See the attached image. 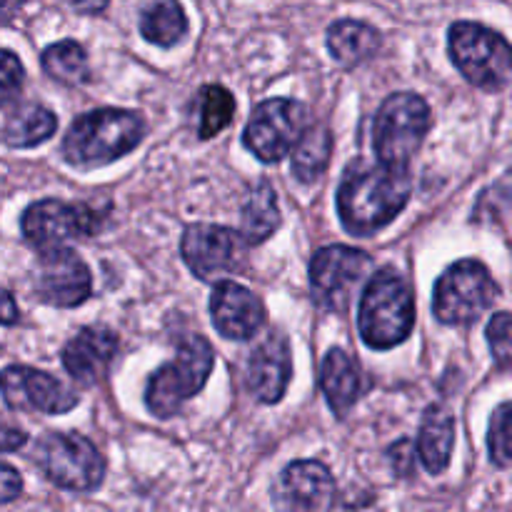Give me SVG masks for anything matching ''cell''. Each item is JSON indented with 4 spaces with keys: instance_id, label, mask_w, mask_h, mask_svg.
Here are the masks:
<instances>
[{
    "instance_id": "4",
    "label": "cell",
    "mask_w": 512,
    "mask_h": 512,
    "mask_svg": "<svg viewBox=\"0 0 512 512\" xmlns=\"http://www.w3.org/2000/svg\"><path fill=\"white\" fill-rule=\"evenodd\" d=\"M450 58L468 83L485 93H503L512 85V45L480 23H455L448 35Z\"/></svg>"
},
{
    "instance_id": "33",
    "label": "cell",
    "mask_w": 512,
    "mask_h": 512,
    "mask_svg": "<svg viewBox=\"0 0 512 512\" xmlns=\"http://www.w3.org/2000/svg\"><path fill=\"white\" fill-rule=\"evenodd\" d=\"M25 440H28V435L23 430L0 423V453H13V450L23 448Z\"/></svg>"
},
{
    "instance_id": "11",
    "label": "cell",
    "mask_w": 512,
    "mask_h": 512,
    "mask_svg": "<svg viewBox=\"0 0 512 512\" xmlns=\"http://www.w3.org/2000/svg\"><path fill=\"white\" fill-rule=\"evenodd\" d=\"M368 268L370 258L363 250L348 245H328L318 250L310 263V288L315 303L335 313L345 310L353 298L355 285L365 278Z\"/></svg>"
},
{
    "instance_id": "1",
    "label": "cell",
    "mask_w": 512,
    "mask_h": 512,
    "mask_svg": "<svg viewBox=\"0 0 512 512\" xmlns=\"http://www.w3.org/2000/svg\"><path fill=\"white\" fill-rule=\"evenodd\" d=\"M408 170L378 168L350 173L338 190L340 223L350 235H373L393 223L410 200Z\"/></svg>"
},
{
    "instance_id": "19",
    "label": "cell",
    "mask_w": 512,
    "mask_h": 512,
    "mask_svg": "<svg viewBox=\"0 0 512 512\" xmlns=\"http://www.w3.org/2000/svg\"><path fill=\"white\" fill-rule=\"evenodd\" d=\"M320 388L338 418H345L360 398L358 363L345 350L333 348L320 365Z\"/></svg>"
},
{
    "instance_id": "16",
    "label": "cell",
    "mask_w": 512,
    "mask_h": 512,
    "mask_svg": "<svg viewBox=\"0 0 512 512\" xmlns=\"http://www.w3.org/2000/svg\"><path fill=\"white\" fill-rule=\"evenodd\" d=\"M293 378V355L288 338L273 333L253 350L248 363V388L260 403H278Z\"/></svg>"
},
{
    "instance_id": "8",
    "label": "cell",
    "mask_w": 512,
    "mask_h": 512,
    "mask_svg": "<svg viewBox=\"0 0 512 512\" xmlns=\"http://www.w3.org/2000/svg\"><path fill=\"white\" fill-rule=\"evenodd\" d=\"M498 298V283L478 260H458L435 283L433 310L445 325H470Z\"/></svg>"
},
{
    "instance_id": "36",
    "label": "cell",
    "mask_w": 512,
    "mask_h": 512,
    "mask_svg": "<svg viewBox=\"0 0 512 512\" xmlns=\"http://www.w3.org/2000/svg\"><path fill=\"white\" fill-rule=\"evenodd\" d=\"M23 3L25 0H0V23H5V20L13 18Z\"/></svg>"
},
{
    "instance_id": "30",
    "label": "cell",
    "mask_w": 512,
    "mask_h": 512,
    "mask_svg": "<svg viewBox=\"0 0 512 512\" xmlns=\"http://www.w3.org/2000/svg\"><path fill=\"white\" fill-rule=\"evenodd\" d=\"M25 70L13 50H0V105L13 103L23 90Z\"/></svg>"
},
{
    "instance_id": "9",
    "label": "cell",
    "mask_w": 512,
    "mask_h": 512,
    "mask_svg": "<svg viewBox=\"0 0 512 512\" xmlns=\"http://www.w3.org/2000/svg\"><path fill=\"white\" fill-rule=\"evenodd\" d=\"M310 128L308 108L298 100L270 98L260 103L245 125L243 143L263 163H278Z\"/></svg>"
},
{
    "instance_id": "31",
    "label": "cell",
    "mask_w": 512,
    "mask_h": 512,
    "mask_svg": "<svg viewBox=\"0 0 512 512\" xmlns=\"http://www.w3.org/2000/svg\"><path fill=\"white\" fill-rule=\"evenodd\" d=\"M415 458H418V453H415L413 440H398V443H395L388 453L390 465H393L395 475H400V478H408V475H413Z\"/></svg>"
},
{
    "instance_id": "15",
    "label": "cell",
    "mask_w": 512,
    "mask_h": 512,
    "mask_svg": "<svg viewBox=\"0 0 512 512\" xmlns=\"http://www.w3.org/2000/svg\"><path fill=\"white\" fill-rule=\"evenodd\" d=\"M210 315L218 333L230 340H248L263 328L265 308L258 295L233 280H223L210 295Z\"/></svg>"
},
{
    "instance_id": "5",
    "label": "cell",
    "mask_w": 512,
    "mask_h": 512,
    "mask_svg": "<svg viewBox=\"0 0 512 512\" xmlns=\"http://www.w3.org/2000/svg\"><path fill=\"white\" fill-rule=\"evenodd\" d=\"M215 365L213 348L205 338L193 335L180 343L175 360L155 370L145 388V405L155 418H173L193 395L208 383Z\"/></svg>"
},
{
    "instance_id": "20",
    "label": "cell",
    "mask_w": 512,
    "mask_h": 512,
    "mask_svg": "<svg viewBox=\"0 0 512 512\" xmlns=\"http://www.w3.org/2000/svg\"><path fill=\"white\" fill-rule=\"evenodd\" d=\"M453 445H455V420L440 405H430L428 413L423 415L418 433V453L420 463L425 470L433 475L445 473L453 458Z\"/></svg>"
},
{
    "instance_id": "21",
    "label": "cell",
    "mask_w": 512,
    "mask_h": 512,
    "mask_svg": "<svg viewBox=\"0 0 512 512\" xmlns=\"http://www.w3.org/2000/svg\"><path fill=\"white\" fill-rule=\"evenodd\" d=\"M380 48V33L360 20H335L328 28V50L340 65L355 68L373 58Z\"/></svg>"
},
{
    "instance_id": "12",
    "label": "cell",
    "mask_w": 512,
    "mask_h": 512,
    "mask_svg": "<svg viewBox=\"0 0 512 512\" xmlns=\"http://www.w3.org/2000/svg\"><path fill=\"white\" fill-rule=\"evenodd\" d=\"M93 275L75 250H43L35 273V293L53 308H78L90 298Z\"/></svg>"
},
{
    "instance_id": "28",
    "label": "cell",
    "mask_w": 512,
    "mask_h": 512,
    "mask_svg": "<svg viewBox=\"0 0 512 512\" xmlns=\"http://www.w3.org/2000/svg\"><path fill=\"white\" fill-rule=\"evenodd\" d=\"M488 450L498 468H508L512 463V403L500 405L490 418Z\"/></svg>"
},
{
    "instance_id": "2",
    "label": "cell",
    "mask_w": 512,
    "mask_h": 512,
    "mask_svg": "<svg viewBox=\"0 0 512 512\" xmlns=\"http://www.w3.org/2000/svg\"><path fill=\"white\" fill-rule=\"evenodd\" d=\"M143 135L145 120L133 110H93L70 125L63 140V158L75 168H100L138 148Z\"/></svg>"
},
{
    "instance_id": "14",
    "label": "cell",
    "mask_w": 512,
    "mask_h": 512,
    "mask_svg": "<svg viewBox=\"0 0 512 512\" xmlns=\"http://www.w3.org/2000/svg\"><path fill=\"white\" fill-rule=\"evenodd\" d=\"M180 253H183L185 265L200 280H213L215 275L235 268L240 253V238L230 228L198 223L190 225L183 233Z\"/></svg>"
},
{
    "instance_id": "18",
    "label": "cell",
    "mask_w": 512,
    "mask_h": 512,
    "mask_svg": "<svg viewBox=\"0 0 512 512\" xmlns=\"http://www.w3.org/2000/svg\"><path fill=\"white\" fill-rule=\"evenodd\" d=\"M283 500L295 510H328L335 505V480L318 460H298L283 473Z\"/></svg>"
},
{
    "instance_id": "22",
    "label": "cell",
    "mask_w": 512,
    "mask_h": 512,
    "mask_svg": "<svg viewBox=\"0 0 512 512\" xmlns=\"http://www.w3.org/2000/svg\"><path fill=\"white\" fill-rule=\"evenodd\" d=\"M55 130H58V118H55L53 110L38 103H28L20 105L10 115L3 128V140L10 148H35V145L53 138Z\"/></svg>"
},
{
    "instance_id": "29",
    "label": "cell",
    "mask_w": 512,
    "mask_h": 512,
    "mask_svg": "<svg viewBox=\"0 0 512 512\" xmlns=\"http://www.w3.org/2000/svg\"><path fill=\"white\" fill-rule=\"evenodd\" d=\"M490 353L498 368L512 370V315L495 313L488 323Z\"/></svg>"
},
{
    "instance_id": "34",
    "label": "cell",
    "mask_w": 512,
    "mask_h": 512,
    "mask_svg": "<svg viewBox=\"0 0 512 512\" xmlns=\"http://www.w3.org/2000/svg\"><path fill=\"white\" fill-rule=\"evenodd\" d=\"M18 323V305H15L13 295L0 290V325H15Z\"/></svg>"
},
{
    "instance_id": "27",
    "label": "cell",
    "mask_w": 512,
    "mask_h": 512,
    "mask_svg": "<svg viewBox=\"0 0 512 512\" xmlns=\"http://www.w3.org/2000/svg\"><path fill=\"white\" fill-rule=\"evenodd\" d=\"M235 115V98L223 85H205L200 90V138H215L223 133Z\"/></svg>"
},
{
    "instance_id": "26",
    "label": "cell",
    "mask_w": 512,
    "mask_h": 512,
    "mask_svg": "<svg viewBox=\"0 0 512 512\" xmlns=\"http://www.w3.org/2000/svg\"><path fill=\"white\" fill-rule=\"evenodd\" d=\"M330 150H333V138H330L328 128H308L298 145L293 148V170L303 183H313L320 173L325 170L330 160Z\"/></svg>"
},
{
    "instance_id": "23",
    "label": "cell",
    "mask_w": 512,
    "mask_h": 512,
    "mask_svg": "<svg viewBox=\"0 0 512 512\" xmlns=\"http://www.w3.org/2000/svg\"><path fill=\"white\" fill-rule=\"evenodd\" d=\"M140 33L145 40L160 45V48H173L175 43L188 33V18L178 0H160L140 15Z\"/></svg>"
},
{
    "instance_id": "10",
    "label": "cell",
    "mask_w": 512,
    "mask_h": 512,
    "mask_svg": "<svg viewBox=\"0 0 512 512\" xmlns=\"http://www.w3.org/2000/svg\"><path fill=\"white\" fill-rule=\"evenodd\" d=\"M20 230L25 240L43 253V250L63 248L75 238H88L100 230V218L93 208L83 203H65V200H38L30 205L20 218Z\"/></svg>"
},
{
    "instance_id": "25",
    "label": "cell",
    "mask_w": 512,
    "mask_h": 512,
    "mask_svg": "<svg viewBox=\"0 0 512 512\" xmlns=\"http://www.w3.org/2000/svg\"><path fill=\"white\" fill-rule=\"evenodd\" d=\"M40 63H43L45 73L58 83L80 85L90 78L88 55H85L83 45L75 40H60V43L48 45Z\"/></svg>"
},
{
    "instance_id": "7",
    "label": "cell",
    "mask_w": 512,
    "mask_h": 512,
    "mask_svg": "<svg viewBox=\"0 0 512 512\" xmlns=\"http://www.w3.org/2000/svg\"><path fill=\"white\" fill-rule=\"evenodd\" d=\"M33 460L50 483L70 493H90L105 478L103 455L78 433H45L35 443Z\"/></svg>"
},
{
    "instance_id": "17",
    "label": "cell",
    "mask_w": 512,
    "mask_h": 512,
    "mask_svg": "<svg viewBox=\"0 0 512 512\" xmlns=\"http://www.w3.org/2000/svg\"><path fill=\"white\" fill-rule=\"evenodd\" d=\"M118 353V335L110 328H83L63 348V368L83 385H95L105 378Z\"/></svg>"
},
{
    "instance_id": "13",
    "label": "cell",
    "mask_w": 512,
    "mask_h": 512,
    "mask_svg": "<svg viewBox=\"0 0 512 512\" xmlns=\"http://www.w3.org/2000/svg\"><path fill=\"white\" fill-rule=\"evenodd\" d=\"M0 393L8 408L38 410L45 415H63L78 405V395L65 388L58 378L25 365L0 370Z\"/></svg>"
},
{
    "instance_id": "3",
    "label": "cell",
    "mask_w": 512,
    "mask_h": 512,
    "mask_svg": "<svg viewBox=\"0 0 512 512\" xmlns=\"http://www.w3.org/2000/svg\"><path fill=\"white\" fill-rule=\"evenodd\" d=\"M415 325V298L395 270H380L365 285L358 308V328L365 345L390 350L403 343Z\"/></svg>"
},
{
    "instance_id": "32",
    "label": "cell",
    "mask_w": 512,
    "mask_h": 512,
    "mask_svg": "<svg viewBox=\"0 0 512 512\" xmlns=\"http://www.w3.org/2000/svg\"><path fill=\"white\" fill-rule=\"evenodd\" d=\"M23 493V478L18 470L8 463H0V505L13 503Z\"/></svg>"
},
{
    "instance_id": "24",
    "label": "cell",
    "mask_w": 512,
    "mask_h": 512,
    "mask_svg": "<svg viewBox=\"0 0 512 512\" xmlns=\"http://www.w3.org/2000/svg\"><path fill=\"white\" fill-rule=\"evenodd\" d=\"M280 225V210H278V198H275V190L270 188V183H258V188L253 190L250 200L243 208V223H240V233L248 243H263L270 235L278 230Z\"/></svg>"
},
{
    "instance_id": "35",
    "label": "cell",
    "mask_w": 512,
    "mask_h": 512,
    "mask_svg": "<svg viewBox=\"0 0 512 512\" xmlns=\"http://www.w3.org/2000/svg\"><path fill=\"white\" fill-rule=\"evenodd\" d=\"M110 0H70V5H73L78 13H85V15H95V13H103L105 8H108Z\"/></svg>"
},
{
    "instance_id": "6",
    "label": "cell",
    "mask_w": 512,
    "mask_h": 512,
    "mask_svg": "<svg viewBox=\"0 0 512 512\" xmlns=\"http://www.w3.org/2000/svg\"><path fill=\"white\" fill-rule=\"evenodd\" d=\"M430 123V108L420 95L395 93L385 98L373 128V145L380 165L408 170L410 160L428 135Z\"/></svg>"
}]
</instances>
